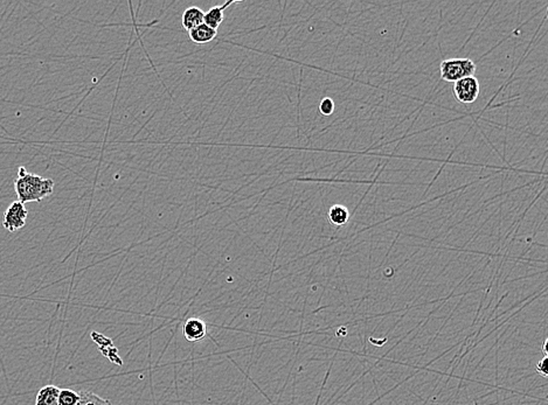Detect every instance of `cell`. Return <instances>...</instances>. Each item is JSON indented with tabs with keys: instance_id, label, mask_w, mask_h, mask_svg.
<instances>
[{
	"instance_id": "cell-10",
	"label": "cell",
	"mask_w": 548,
	"mask_h": 405,
	"mask_svg": "<svg viewBox=\"0 0 548 405\" xmlns=\"http://www.w3.org/2000/svg\"><path fill=\"white\" fill-rule=\"evenodd\" d=\"M328 217H329V221L333 226L343 227L350 220V212H348V209L345 206L334 205L330 208Z\"/></svg>"
},
{
	"instance_id": "cell-9",
	"label": "cell",
	"mask_w": 548,
	"mask_h": 405,
	"mask_svg": "<svg viewBox=\"0 0 548 405\" xmlns=\"http://www.w3.org/2000/svg\"><path fill=\"white\" fill-rule=\"evenodd\" d=\"M59 394H60V388L52 384L45 386L38 391L35 397V405H57Z\"/></svg>"
},
{
	"instance_id": "cell-5",
	"label": "cell",
	"mask_w": 548,
	"mask_h": 405,
	"mask_svg": "<svg viewBox=\"0 0 548 405\" xmlns=\"http://www.w3.org/2000/svg\"><path fill=\"white\" fill-rule=\"evenodd\" d=\"M182 333L189 342H199L207 337V325L200 318H189L182 326Z\"/></svg>"
},
{
	"instance_id": "cell-1",
	"label": "cell",
	"mask_w": 548,
	"mask_h": 405,
	"mask_svg": "<svg viewBox=\"0 0 548 405\" xmlns=\"http://www.w3.org/2000/svg\"><path fill=\"white\" fill-rule=\"evenodd\" d=\"M15 190L18 201L23 205L28 202H40L53 194L54 181L52 179L30 173L25 167H20L18 177L15 180Z\"/></svg>"
},
{
	"instance_id": "cell-7",
	"label": "cell",
	"mask_w": 548,
	"mask_h": 405,
	"mask_svg": "<svg viewBox=\"0 0 548 405\" xmlns=\"http://www.w3.org/2000/svg\"><path fill=\"white\" fill-rule=\"evenodd\" d=\"M205 12L197 6L186 8L182 13V25L187 32L204 23Z\"/></svg>"
},
{
	"instance_id": "cell-4",
	"label": "cell",
	"mask_w": 548,
	"mask_h": 405,
	"mask_svg": "<svg viewBox=\"0 0 548 405\" xmlns=\"http://www.w3.org/2000/svg\"><path fill=\"white\" fill-rule=\"evenodd\" d=\"M27 215H28V212H27L25 205H23L19 201H15V202L8 206V208L5 210L3 227L8 233H15V231L19 230L21 228L25 227Z\"/></svg>"
},
{
	"instance_id": "cell-3",
	"label": "cell",
	"mask_w": 548,
	"mask_h": 405,
	"mask_svg": "<svg viewBox=\"0 0 548 405\" xmlns=\"http://www.w3.org/2000/svg\"><path fill=\"white\" fill-rule=\"evenodd\" d=\"M453 91H454V96L458 102L464 103V104L476 102L478 96H480V82L475 76L464 77V79L455 82Z\"/></svg>"
},
{
	"instance_id": "cell-13",
	"label": "cell",
	"mask_w": 548,
	"mask_h": 405,
	"mask_svg": "<svg viewBox=\"0 0 548 405\" xmlns=\"http://www.w3.org/2000/svg\"><path fill=\"white\" fill-rule=\"evenodd\" d=\"M319 111L323 116H331L334 111V102L329 97L321 99V104H319Z\"/></svg>"
},
{
	"instance_id": "cell-11",
	"label": "cell",
	"mask_w": 548,
	"mask_h": 405,
	"mask_svg": "<svg viewBox=\"0 0 548 405\" xmlns=\"http://www.w3.org/2000/svg\"><path fill=\"white\" fill-rule=\"evenodd\" d=\"M79 402L77 405H113L111 401L101 397L91 391H79Z\"/></svg>"
},
{
	"instance_id": "cell-12",
	"label": "cell",
	"mask_w": 548,
	"mask_h": 405,
	"mask_svg": "<svg viewBox=\"0 0 548 405\" xmlns=\"http://www.w3.org/2000/svg\"><path fill=\"white\" fill-rule=\"evenodd\" d=\"M79 402V393L72 389H60L57 405H77Z\"/></svg>"
},
{
	"instance_id": "cell-15",
	"label": "cell",
	"mask_w": 548,
	"mask_h": 405,
	"mask_svg": "<svg viewBox=\"0 0 548 405\" xmlns=\"http://www.w3.org/2000/svg\"><path fill=\"white\" fill-rule=\"evenodd\" d=\"M547 344H548V340L547 339H546V340H545L544 345H542V352H544V357H547L548 355Z\"/></svg>"
},
{
	"instance_id": "cell-8",
	"label": "cell",
	"mask_w": 548,
	"mask_h": 405,
	"mask_svg": "<svg viewBox=\"0 0 548 405\" xmlns=\"http://www.w3.org/2000/svg\"><path fill=\"white\" fill-rule=\"evenodd\" d=\"M216 34H218V30H213L206 23H202L200 26L196 27L194 30H189V38L194 43L205 45V43L213 41L216 38Z\"/></svg>"
},
{
	"instance_id": "cell-14",
	"label": "cell",
	"mask_w": 548,
	"mask_h": 405,
	"mask_svg": "<svg viewBox=\"0 0 548 405\" xmlns=\"http://www.w3.org/2000/svg\"><path fill=\"white\" fill-rule=\"evenodd\" d=\"M547 357H544L542 360L539 361L537 364V373L542 377H547Z\"/></svg>"
},
{
	"instance_id": "cell-2",
	"label": "cell",
	"mask_w": 548,
	"mask_h": 405,
	"mask_svg": "<svg viewBox=\"0 0 548 405\" xmlns=\"http://www.w3.org/2000/svg\"><path fill=\"white\" fill-rule=\"evenodd\" d=\"M440 70L443 81L455 83L464 77L475 75L476 63L470 59H449L441 62Z\"/></svg>"
},
{
	"instance_id": "cell-6",
	"label": "cell",
	"mask_w": 548,
	"mask_h": 405,
	"mask_svg": "<svg viewBox=\"0 0 548 405\" xmlns=\"http://www.w3.org/2000/svg\"><path fill=\"white\" fill-rule=\"evenodd\" d=\"M233 4H235V1H227L223 5H219V6L216 5L214 8H209L207 12H205L204 23L213 30H218L220 25L223 23V18H225V10Z\"/></svg>"
}]
</instances>
